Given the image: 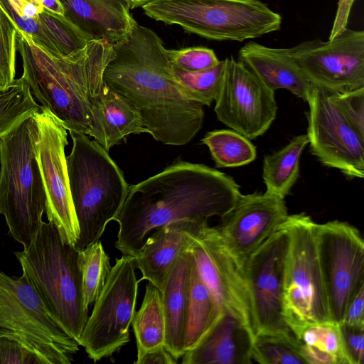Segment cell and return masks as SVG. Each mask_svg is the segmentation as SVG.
Listing matches in <instances>:
<instances>
[{
    "label": "cell",
    "mask_w": 364,
    "mask_h": 364,
    "mask_svg": "<svg viewBox=\"0 0 364 364\" xmlns=\"http://www.w3.org/2000/svg\"><path fill=\"white\" fill-rule=\"evenodd\" d=\"M112 46L104 72L107 87L135 108L156 141L173 146L191 141L203 125V105L186 94L161 38L137 23Z\"/></svg>",
    "instance_id": "cell-1"
},
{
    "label": "cell",
    "mask_w": 364,
    "mask_h": 364,
    "mask_svg": "<svg viewBox=\"0 0 364 364\" xmlns=\"http://www.w3.org/2000/svg\"><path fill=\"white\" fill-rule=\"evenodd\" d=\"M230 176L180 159L162 171L129 186L114 219L119 225L115 247L136 257L151 232L181 220L208 222L222 218L241 195Z\"/></svg>",
    "instance_id": "cell-2"
},
{
    "label": "cell",
    "mask_w": 364,
    "mask_h": 364,
    "mask_svg": "<svg viewBox=\"0 0 364 364\" xmlns=\"http://www.w3.org/2000/svg\"><path fill=\"white\" fill-rule=\"evenodd\" d=\"M17 51L22 60L21 77L41 106L68 132L92 136L105 148L102 107L107 87L104 72L113 55L112 45L92 40L69 55L53 56L20 30Z\"/></svg>",
    "instance_id": "cell-3"
},
{
    "label": "cell",
    "mask_w": 364,
    "mask_h": 364,
    "mask_svg": "<svg viewBox=\"0 0 364 364\" xmlns=\"http://www.w3.org/2000/svg\"><path fill=\"white\" fill-rule=\"evenodd\" d=\"M23 274L64 331L79 343L89 317L82 287L80 251L57 228L43 221L23 250L14 252Z\"/></svg>",
    "instance_id": "cell-4"
},
{
    "label": "cell",
    "mask_w": 364,
    "mask_h": 364,
    "mask_svg": "<svg viewBox=\"0 0 364 364\" xmlns=\"http://www.w3.org/2000/svg\"><path fill=\"white\" fill-rule=\"evenodd\" d=\"M73 141L66 166L70 198L79 228L75 244L81 251L99 240L119 215L129 186L108 151L87 135L69 131Z\"/></svg>",
    "instance_id": "cell-5"
},
{
    "label": "cell",
    "mask_w": 364,
    "mask_h": 364,
    "mask_svg": "<svg viewBox=\"0 0 364 364\" xmlns=\"http://www.w3.org/2000/svg\"><path fill=\"white\" fill-rule=\"evenodd\" d=\"M37 134L33 115L0 139V214L23 246L39 229L47 203L36 154Z\"/></svg>",
    "instance_id": "cell-6"
},
{
    "label": "cell",
    "mask_w": 364,
    "mask_h": 364,
    "mask_svg": "<svg viewBox=\"0 0 364 364\" xmlns=\"http://www.w3.org/2000/svg\"><path fill=\"white\" fill-rule=\"evenodd\" d=\"M144 14L214 41L242 42L281 28L282 16L259 0H153Z\"/></svg>",
    "instance_id": "cell-7"
},
{
    "label": "cell",
    "mask_w": 364,
    "mask_h": 364,
    "mask_svg": "<svg viewBox=\"0 0 364 364\" xmlns=\"http://www.w3.org/2000/svg\"><path fill=\"white\" fill-rule=\"evenodd\" d=\"M317 224L305 213L288 215L282 223L289 237L284 274L283 312L295 337L307 326L333 322L318 259Z\"/></svg>",
    "instance_id": "cell-8"
},
{
    "label": "cell",
    "mask_w": 364,
    "mask_h": 364,
    "mask_svg": "<svg viewBox=\"0 0 364 364\" xmlns=\"http://www.w3.org/2000/svg\"><path fill=\"white\" fill-rule=\"evenodd\" d=\"M0 331L18 338L46 364H70L79 350L27 279L1 270Z\"/></svg>",
    "instance_id": "cell-9"
},
{
    "label": "cell",
    "mask_w": 364,
    "mask_h": 364,
    "mask_svg": "<svg viewBox=\"0 0 364 364\" xmlns=\"http://www.w3.org/2000/svg\"><path fill=\"white\" fill-rule=\"evenodd\" d=\"M135 258L115 259L109 276L94 303L79 345L97 362L112 355L130 341L129 327L136 311L139 283Z\"/></svg>",
    "instance_id": "cell-10"
},
{
    "label": "cell",
    "mask_w": 364,
    "mask_h": 364,
    "mask_svg": "<svg viewBox=\"0 0 364 364\" xmlns=\"http://www.w3.org/2000/svg\"><path fill=\"white\" fill-rule=\"evenodd\" d=\"M316 242L331 318L339 324L364 287V242L355 227L337 220L317 224Z\"/></svg>",
    "instance_id": "cell-11"
},
{
    "label": "cell",
    "mask_w": 364,
    "mask_h": 364,
    "mask_svg": "<svg viewBox=\"0 0 364 364\" xmlns=\"http://www.w3.org/2000/svg\"><path fill=\"white\" fill-rule=\"evenodd\" d=\"M306 102L311 153L349 179L364 177V137L353 128L331 91L311 84Z\"/></svg>",
    "instance_id": "cell-12"
},
{
    "label": "cell",
    "mask_w": 364,
    "mask_h": 364,
    "mask_svg": "<svg viewBox=\"0 0 364 364\" xmlns=\"http://www.w3.org/2000/svg\"><path fill=\"white\" fill-rule=\"evenodd\" d=\"M289 241L288 232L282 224L244 263L255 336L293 335L283 312L284 274Z\"/></svg>",
    "instance_id": "cell-13"
},
{
    "label": "cell",
    "mask_w": 364,
    "mask_h": 364,
    "mask_svg": "<svg viewBox=\"0 0 364 364\" xmlns=\"http://www.w3.org/2000/svg\"><path fill=\"white\" fill-rule=\"evenodd\" d=\"M287 53L311 84L332 92L364 87V31L346 28L328 41H305Z\"/></svg>",
    "instance_id": "cell-14"
},
{
    "label": "cell",
    "mask_w": 364,
    "mask_h": 364,
    "mask_svg": "<svg viewBox=\"0 0 364 364\" xmlns=\"http://www.w3.org/2000/svg\"><path fill=\"white\" fill-rule=\"evenodd\" d=\"M188 250L198 271L223 313L255 335L250 299L243 265L232 253L218 227L203 225Z\"/></svg>",
    "instance_id": "cell-15"
},
{
    "label": "cell",
    "mask_w": 364,
    "mask_h": 364,
    "mask_svg": "<svg viewBox=\"0 0 364 364\" xmlns=\"http://www.w3.org/2000/svg\"><path fill=\"white\" fill-rule=\"evenodd\" d=\"M34 117L38 127L36 154L46 193L47 218L64 240L75 245L79 228L70 194L65 154L68 130L44 107Z\"/></svg>",
    "instance_id": "cell-16"
},
{
    "label": "cell",
    "mask_w": 364,
    "mask_h": 364,
    "mask_svg": "<svg viewBox=\"0 0 364 364\" xmlns=\"http://www.w3.org/2000/svg\"><path fill=\"white\" fill-rule=\"evenodd\" d=\"M215 101L218 119L250 140L268 130L278 109L274 92L232 57L225 58L224 76Z\"/></svg>",
    "instance_id": "cell-17"
},
{
    "label": "cell",
    "mask_w": 364,
    "mask_h": 364,
    "mask_svg": "<svg viewBox=\"0 0 364 364\" xmlns=\"http://www.w3.org/2000/svg\"><path fill=\"white\" fill-rule=\"evenodd\" d=\"M284 198L268 193L241 194L218 227L225 242L244 265L255 251L286 220Z\"/></svg>",
    "instance_id": "cell-18"
},
{
    "label": "cell",
    "mask_w": 364,
    "mask_h": 364,
    "mask_svg": "<svg viewBox=\"0 0 364 364\" xmlns=\"http://www.w3.org/2000/svg\"><path fill=\"white\" fill-rule=\"evenodd\" d=\"M208 222L181 220L170 223L150 234L135 258L141 280H147L161 290L178 257L188 250L200 228Z\"/></svg>",
    "instance_id": "cell-19"
},
{
    "label": "cell",
    "mask_w": 364,
    "mask_h": 364,
    "mask_svg": "<svg viewBox=\"0 0 364 364\" xmlns=\"http://www.w3.org/2000/svg\"><path fill=\"white\" fill-rule=\"evenodd\" d=\"M64 16L90 41L114 45L131 33L137 22L124 0H59Z\"/></svg>",
    "instance_id": "cell-20"
},
{
    "label": "cell",
    "mask_w": 364,
    "mask_h": 364,
    "mask_svg": "<svg viewBox=\"0 0 364 364\" xmlns=\"http://www.w3.org/2000/svg\"><path fill=\"white\" fill-rule=\"evenodd\" d=\"M255 335L232 316L223 313L210 330L183 356V364H250Z\"/></svg>",
    "instance_id": "cell-21"
},
{
    "label": "cell",
    "mask_w": 364,
    "mask_h": 364,
    "mask_svg": "<svg viewBox=\"0 0 364 364\" xmlns=\"http://www.w3.org/2000/svg\"><path fill=\"white\" fill-rule=\"evenodd\" d=\"M238 60L271 90L284 89L306 102L311 83L290 58L287 48L250 41L240 49Z\"/></svg>",
    "instance_id": "cell-22"
},
{
    "label": "cell",
    "mask_w": 364,
    "mask_h": 364,
    "mask_svg": "<svg viewBox=\"0 0 364 364\" xmlns=\"http://www.w3.org/2000/svg\"><path fill=\"white\" fill-rule=\"evenodd\" d=\"M192 259L189 250L183 252L169 270L160 290L166 323L164 346L177 360L185 353Z\"/></svg>",
    "instance_id": "cell-23"
},
{
    "label": "cell",
    "mask_w": 364,
    "mask_h": 364,
    "mask_svg": "<svg viewBox=\"0 0 364 364\" xmlns=\"http://www.w3.org/2000/svg\"><path fill=\"white\" fill-rule=\"evenodd\" d=\"M223 313L202 279L193 256L189 279L185 352L198 343Z\"/></svg>",
    "instance_id": "cell-24"
},
{
    "label": "cell",
    "mask_w": 364,
    "mask_h": 364,
    "mask_svg": "<svg viewBox=\"0 0 364 364\" xmlns=\"http://www.w3.org/2000/svg\"><path fill=\"white\" fill-rule=\"evenodd\" d=\"M308 144L306 134H300L278 151L264 156L262 178L265 192L282 198L289 193L299 177V160Z\"/></svg>",
    "instance_id": "cell-25"
},
{
    "label": "cell",
    "mask_w": 364,
    "mask_h": 364,
    "mask_svg": "<svg viewBox=\"0 0 364 364\" xmlns=\"http://www.w3.org/2000/svg\"><path fill=\"white\" fill-rule=\"evenodd\" d=\"M106 151L122 142L130 134L148 133L135 108L124 98L108 87L102 107Z\"/></svg>",
    "instance_id": "cell-26"
},
{
    "label": "cell",
    "mask_w": 364,
    "mask_h": 364,
    "mask_svg": "<svg viewBox=\"0 0 364 364\" xmlns=\"http://www.w3.org/2000/svg\"><path fill=\"white\" fill-rule=\"evenodd\" d=\"M137 353L164 345L166 323L159 289L150 282L146 285L141 307L132 321Z\"/></svg>",
    "instance_id": "cell-27"
},
{
    "label": "cell",
    "mask_w": 364,
    "mask_h": 364,
    "mask_svg": "<svg viewBox=\"0 0 364 364\" xmlns=\"http://www.w3.org/2000/svg\"><path fill=\"white\" fill-rule=\"evenodd\" d=\"M30 87L21 77L0 87V139L41 110Z\"/></svg>",
    "instance_id": "cell-28"
},
{
    "label": "cell",
    "mask_w": 364,
    "mask_h": 364,
    "mask_svg": "<svg viewBox=\"0 0 364 364\" xmlns=\"http://www.w3.org/2000/svg\"><path fill=\"white\" fill-rule=\"evenodd\" d=\"M201 142L208 147L217 168L247 165L257 157L256 147L250 140L232 129L208 132Z\"/></svg>",
    "instance_id": "cell-29"
},
{
    "label": "cell",
    "mask_w": 364,
    "mask_h": 364,
    "mask_svg": "<svg viewBox=\"0 0 364 364\" xmlns=\"http://www.w3.org/2000/svg\"><path fill=\"white\" fill-rule=\"evenodd\" d=\"M38 23L45 42V51L51 55H69L90 41L64 16L46 9L39 14Z\"/></svg>",
    "instance_id": "cell-30"
},
{
    "label": "cell",
    "mask_w": 364,
    "mask_h": 364,
    "mask_svg": "<svg viewBox=\"0 0 364 364\" xmlns=\"http://www.w3.org/2000/svg\"><path fill=\"white\" fill-rule=\"evenodd\" d=\"M80 264L84 301L89 308L101 293L112 267L100 240L80 251Z\"/></svg>",
    "instance_id": "cell-31"
},
{
    "label": "cell",
    "mask_w": 364,
    "mask_h": 364,
    "mask_svg": "<svg viewBox=\"0 0 364 364\" xmlns=\"http://www.w3.org/2000/svg\"><path fill=\"white\" fill-rule=\"evenodd\" d=\"M252 357L253 361L261 364H306L300 341L293 335H255Z\"/></svg>",
    "instance_id": "cell-32"
},
{
    "label": "cell",
    "mask_w": 364,
    "mask_h": 364,
    "mask_svg": "<svg viewBox=\"0 0 364 364\" xmlns=\"http://www.w3.org/2000/svg\"><path fill=\"white\" fill-rule=\"evenodd\" d=\"M225 68V59L216 65L188 72L173 66L175 75L187 96L203 106H210L220 91Z\"/></svg>",
    "instance_id": "cell-33"
},
{
    "label": "cell",
    "mask_w": 364,
    "mask_h": 364,
    "mask_svg": "<svg viewBox=\"0 0 364 364\" xmlns=\"http://www.w3.org/2000/svg\"><path fill=\"white\" fill-rule=\"evenodd\" d=\"M296 338L301 343L332 356L336 364H350L337 323L327 322L307 326Z\"/></svg>",
    "instance_id": "cell-34"
},
{
    "label": "cell",
    "mask_w": 364,
    "mask_h": 364,
    "mask_svg": "<svg viewBox=\"0 0 364 364\" xmlns=\"http://www.w3.org/2000/svg\"><path fill=\"white\" fill-rule=\"evenodd\" d=\"M0 6L19 30L45 50V42L38 23V15L44 9L38 2L35 0H0Z\"/></svg>",
    "instance_id": "cell-35"
},
{
    "label": "cell",
    "mask_w": 364,
    "mask_h": 364,
    "mask_svg": "<svg viewBox=\"0 0 364 364\" xmlns=\"http://www.w3.org/2000/svg\"><path fill=\"white\" fill-rule=\"evenodd\" d=\"M19 31L0 6V87L7 86L15 80Z\"/></svg>",
    "instance_id": "cell-36"
},
{
    "label": "cell",
    "mask_w": 364,
    "mask_h": 364,
    "mask_svg": "<svg viewBox=\"0 0 364 364\" xmlns=\"http://www.w3.org/2000/svg\"><path fill=\"white\" fill-rule=\"evenodd\" d=\"M166 53L172 66L188 72L205 70L220 62L213 50L203 46L166 50Z\"/></svg>",
    "instance_id": "cell-37"
},
{
    "label": "cell",
    "mask_w": 364,
    "mask_h": 364,
    "mask_svg": "<svg viewBox=\"0 0 364 364\" xmlns=\"http://www.w3.org/2000/svg\"><path fill=\"white\" fill-rule=\"evenodd\" d=\"M0 364H46L33 350L14 336L0 331Z\"/></svg>",
    "instance_id": "cell-38"
},
{
    "label": "cell",
    "mask_w": 364,
    "mask_h": 364,
    "mask_svg": "<svg viewBox=\"0 0 364 364\" xmlns=\"http://www.w3.org/2000/svg\"><path fill=\"white\" fill-rule=\"evenodd\" d=\"M332 94L345 117L360 135L364 137V87Z\"/></svg>",
    "instance_id": "cell-39"
},
{
    "label": "cell",
    "mask_w": 364,
    "mask_h": 364,
    "mask_svg": "<svg viewBox=\"0 0 364 364\" xmlns=\"http://www.w3.org/2000/svg\"><path fill=\"white\" fill-rule=\"evenodd\" d=\"M344 348L350 364L364 363V328L339 323Z\"/></svg>",
    "instance_id": "cell-40"
},
{
    "label": "cell",
    "mask_w": 364,
    "mask_h": 364,
    "mask_svg": "<svg viewBox=\"0 0 364 364\" xmlns=\"http://www.w3.org/2000/svg\"><path fill=\"white\" fill-rule=\"evenodd\" d=\"M341 323L364 328V287L356 293L348 304Z\"/></svg>",
    "instance_id": "cell-41"
},
{
    "label": "cell",
    "mask_w": 364,
    "mask_h": 364,
    "mask_svg": "<svg viewBox=\"0 0 364 364\" xmlns=\"http://www.w3.org/2000/svg\"><path fill=\"white\" fill-rule=\"evenodd\" d=\"M176 360L165 346L160 345L147 350L137 353L136 364H176Z\"/></svg>",
    "instance_id": "cell-42"
},
{
    "label": "cell",
    "mask_w": 364,
    "mask_h": 364,
    "mask_svg": "<svg viewBox=\"0 0 364 364\" xmlns=\"http://www.w3.org/2000/svg\"><path fill=\"white\" fill-rule=\"evenodd\" d=\"M355 0H339L336 18L328 40H332L347 28L350 9Z\"/></svg>",
    "instance_id": "cell-43"
},
{
    "label": "cell",
    "mask_w": 364,
    "mask_h": 364,
    "mask_svg": "<svg viewBox=\"0 0 364 364\" xmlns=\"http://www.w3.org/2000/svg\"><path fill=\"white\" fill-rule=\"evenodd\" d=\"M129 5L130 9L142 7L153 0H124Z\"/></svg>",
    "instance_id": "cell-44"
},
{
    "label": "cell",
    "mask_w": 364,
    "mask_h": 364,
    "mask_svg": "<svg viewBox=\"0 0 364 364\" xmlns=\"http://www.w3.org/2000/svg\"><path fill=\"white\" fill-rule=\"evenodd\" d=\"M35 1H38V2H40V1H41V0H35Z\"/></svg>",
    "instance_id": "cell-45"
}]
</instances>
